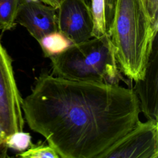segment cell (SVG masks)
Instances as JSON below:
<instances>
[{
	"instance_id": "9c48e42d",
	"label": "cell",
	"mask_w": 158,
	"mask_h": 158,
	"mask_svg": "<svg viewBox=\"0 0 158 158\" xmlns=\"http://www.w3.org/2000/svg\"><path fill=\"white\" fill-rule=\"evenodd\" d=\"M38 42L44 57L49 58L63 53L74 44L59 30L44 36Z\"/></svg>"
},
{
	"instance_id": "4fadbf2b",
	"label": "cell",
	"mask_w": 158,
	"mask_h": 158,
	"mask_svg": "<svg viewBox=\"0 0 158 158\" xmlns=\"http://www.w3.org/2000/svg\"><path fill=\"white\" fill-rule=\"evenodd\" d=\"M31 143V135L23 131H16L8 135L3 142L6 148L19 152L26 151Z\"/></svg>"
},
{
	"instance_id": "2e32d148",
	"label": "cell",
	"mask_w": 158,
	"mask_h": 158,
	"mask_svg": "<svg viewBox=\"0 0 158 158\" xmlns=\"http://www.w3.org/2000/svg\"><path fill=\"white\" fill-rule=\"evenodd\" d=\"M40 1L45 4L51 6L54 8H55L56 9H57L64 0H40Z\"/></svg>"
},
{
	"instance_id": "7c38bea8",
	"label": "cell",
	"mask_w": 158,
	"mask_h": 158,
	"mask_svg": "<svg viewBox=\"0 0 158 158\" xmlns=\"http://www.w3.org/2000/svg\"><path fill=\"white\" fill-rule=\"evenodd\" d=\"M22 158H60L56 150L45 142L38 141L36 144H31L25 151L16 155Z\"/></svg>"
},
{
	"instance_id": "5b68a950",
	"label": "cell",
	"mask_w": 158,
	"mask_h": 158,
	"mask_svg": "<svg viewBox=\"0 0 158 158\" xmlns=\"http://www.w3.org/2000/svg\"><path fill=\"white\" fill-rule=\"evenodd\" d=\"M158 121L140 120L98 158H157Z\"/></svg>"
},
{
	"instance_id": "ac0fdd59",
	"label": "cell",
	"mask_w": 158,
	"mask_h": 158,
	"mask_svg": "<svg viewBox=\"0 0 158 158\" xmlns=\"http://www.w3.org/2000/svg\"><path fill=\"white\" fill-rule=\"evenodd\" d=\"M31 1H38V0H31Z\"/></svg>"
},
{
	"instance_id": "7a4b0ae2",
	"label": "cell",
	"mask_w": 158,
	"mask_h": 158,
	"mask_svg": "<svg viewBox=\"0 0 158 158\" xmlns=\"http://www.w3.org/2000/svg\"><path fill=\"white\" fill-rule=\"evenodd\" d=\"M158 25L154 24L143 0H116L108 34L115 48L118 67L135 82L145 73Z\"/></svg>"
},
{
	"instance_id": "8992f818",
	"label": "cell",
	"mask_w": 158,
	"mask_h": 158,
	"mask_svg": "<svg viewBox=\"0 0 158 158\" xmlns=\"http://www.w3.org/2000/svg\"><path fill=\"white\" fill-rule=\"evenodd\" d=\"M57 14L58 30L74 44L93 38V17L88 0H64Z\"/></svg>"
},
{
	"instance_id": "277c9868",
	"label": "cell",
	"mask_w": 158,
	"mask_h": 158,
	"mask_svg": "<svg viewBox=\"0 0 158 158\" xmlns=\"http://www.w3.org/2000/svg\"><path fill=\"white\" fill-rule=\"evenodd\" d=\"M22 98L12 68V59L0 40V138L23 131L25 123Z\"/></svg>"
},
{
	"instance_id": "ba28073f",
	"label": "cell",
	"mask_w": 158,
	"mask_h": 158,
	"mask_svg": "<svg viewBox=\"0 0 158 158\" xmlns=\"http://www.w3.org/2000/svg\"><path fill=\"white\" fill-rule=\"evenodd\" d=\"M158 42L156 38L144 77L135 81L133 90L139 101L140 109L148 119L158 121Z\"/></svg>"
},
{
	"instance_id": "9a60e30c",
	"label": "cell",
	"mask_w": 158,
	"mask_h": 158,
	"mask_svg": "<svg viewBox=\"0 0 158 158\" xmlns=\"http://www.w3.org/2000/svg\"><path fill=\"white\" fill-rule=\"evenodd\" d=\"M116 0H105V14L107 23V30L112 21Z\"/></svg>"
},
{
	"instance_id": "6da1fadb",
	"label": "cell",
	"mask_w": 158,
	"mask_h": 158,
	"mask_svg": "<svg viewBox=\"0 0 158 158\" xmlns=\"http://www.w3.org/2000/svg\"><path fill=\"white\" fill-rule=\"evenodd\" d=\"M24 120L60 158H98L139 120L133 90L65 79L48 73L22 99Z\"/></svg>"
},
{
	"instance_id": "8fae6325",
	"label": "cell",
	"mask_w": 158,
	"mask_h": 158,
	"mask_svg": "<svg viewBox=\"0 0 158 158\" xmlns=\"http://www.w3.org/2000/svg\"><path fill=\"white\" fill-rule=\"evenodd\" d=\"M93 17V38H99L107 33V23L105 14V0H91Z\"/></svg>"
},
{
	"instance_id": "52a82bcc",
	"label": "cell",
	"mask_w": 158,
	"mask_h": 158,
	"mask_svg": "<svg viewBox=\"0 0 158 158\" xmlns=\"http://www.w3.org/2000/svg\"><path fill=\"white\" fill-rule=\"evenodd\" d=\"M15 22L24 27L37 41L58 30L57 9L40 0H25L18 11Z\"/></svg>"
},
{
	"instance_id": "30bf717a",
	"label": "cell",
	"mask_w": 158,
	"mask_h": 158,
	"mask_svg": "<svg viewBox=\"0 0 158 158\" xmlns=\"http://www.w3.org/2000/svg\"><path fill=\"white\" fill-rule=\"evenodd\" d=\"M25 0H0V29L10 30L16 25L15 19Z\"/></svg>"
},
{
	"instance_id": "3957f363",
	"label": "cell",
	"mask_w": 158,
	"mask_h": 158,
	"mask_svg": "<svg viewBox=\"0 0 158 158\" xmlns=\"http://www.w3.org/2000/svg\"><path fill=\"white\" fill-rule=\"evenodd\" d=\"M52 75L68 80L118 84L123 80L114 46L107 33L73 44L63 53L49 58Z\"/></svg>"
},
{
	"instance_id": "e0dca14e",
	"label": "cell",
	"mask_w": 158,
	"mask_h": 158,
	"mask_svg": "<svg viewBox=\"0 0 158 158\" xmlns=\"http://www.w3.org/2000/svg\"><path fill=\"white\" fill-rule=\"evenodd\" d=\"M2 140L1 139V138H0V146H1V145H2Z\"/></svg>"
},
{
	"instance_id": "5bb4252c",
	"label": "cell",
	"mask_w": 158,
	"mask_h": 158,
	"mask_svg": "<svg viewBox=\"0 0 158 158\" xmlns=\"http://www.w3.org/2000/svg\"><path fill=\"white\" fill-rule=\"evenodd\" d=\"M143 3L151 22L158 25V0H143Z\"/></svg>"
}]
</instances>
